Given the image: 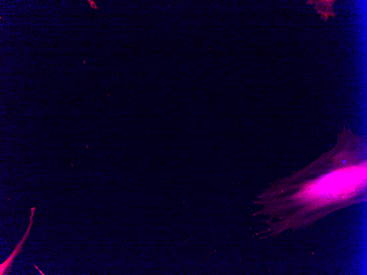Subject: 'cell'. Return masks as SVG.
Here are the masks:
<instances>
[{"instance_id":"cell-5","label":"cell","mask_w":367,"mask_h":275,"mask_svg":"<svg viewBox=\"0 0 367 275\" xmlns=\"http://www.w3.org/2000/svg\"><path fill=\"white\" fill-rule=\"evenodd\" d=\"M83 63H84V64H85V61H83Z\"/></svg>"},{"instance_id":"cell-2","label":"cell","mask_w":367,"mask_h":275,"mask_svg":"<svg viewBox=\"0 0 367 275\" xmlns=\"http://www.w3.org/2000/svg\"><path fill=\"white\" fill-rule=\"evenodd\" d=\"M36 210V208L34 207L31 209V215L30 217V223L28 227V229L24 235V237L22 238L21 241L19 242L18 244L15 247L14 250H13L12 254L1 265H0V274H6V273H9L11 269V267L14 261V259L15 257H16L21 251H22V247L23 243L26 241L29 235L30 234V231L31 227L33 225V218L34 215V212Z\"/></svg>"},{"instance_id":"cell-1","label":"cell","mask_w":367,"mask_h":275,"mask_svg":"<svg viewBox=\"0 0 367 275\" xmlns=\"http://www.w3.org/2000/svg\"><path fill=\"white\" fill-rule=\"evenodd\" d=\"M366 177V164L340 169L308 184L301 196L319 203L347 199L363 187Z\"/></svg>"},{"instance_id":"cell-4","label":"cell","mask_w":367,"mask_h":275,"mask_svg":"<svg viewBox=\"0 0 367 275\" xmlns=\"http://www.w3.org/2000/svg\"><path fill=\"white\" fill-rule=\"evenodd\" d=\"M88 2L90 5V7H91V9H95V10L99 9V7L95 2L92 1V0H91H91H88Z\"/></svg>"},{"instance_id":"cell-3","label":"cell","mask_w":367,"mask_h":275,"mask_svg":"<svg viewBox=\"0 0 367 275\" xmlns=\"http://www.w3.org/2000/svg\"><path fill=\"white\" fill-rule=\"evenodd\" d=\"M335 1L332 0H321V1H308L307 4H315V9L321 14V19L327 21L329 17H335L333 9V5Z\"/></svg>"}]
</instances>
